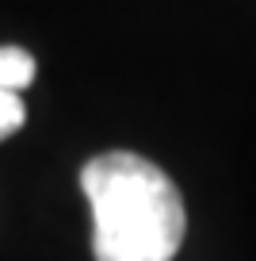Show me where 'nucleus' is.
Segmentation results:
<instances>
[{"instance_id":"obj_1","label":"nucleus","mask_w":256,"mask_h":261,"mask_svg":"<svg viewBox=\"0 0 256 261\" xmlns=\"http://www.w3.org/2000/svg\"><path fill=\"white\" fill-rule=\"evenodd\" d=\"M96 261H172L187 234L176 185L153 162L111 150L80 169Z\"/></svg>"},{"instance_id":"obj_2","label":"nucleus","mask_w":256,"mask_h":261,"mask_svg":"<svg viewBox=\"0 0 256 261\" xmlns=\"http://www.w3.org/2000/svg\"><path fill=\"white\" fill-rule=\"evenodd\" d=\"M31 77H35V58L27 50H19V46L0 50V89L16 92L23 85H31Z\"/></svg>"},{"instance_id":"obj_3","label":"nucleus","mask_w":256,"mask_h":261,"mask_svg":"<svg viewBox=\"0 0 256 261\" xmlns=\"http://www.w3.org/2000/svg\"><path fill=\"white\" fill-rule=\"evenodd\" d=\"M19 127H23V100H19L16 92L0 89V139L16 135Z\"/></svg>"}]
</instances>
